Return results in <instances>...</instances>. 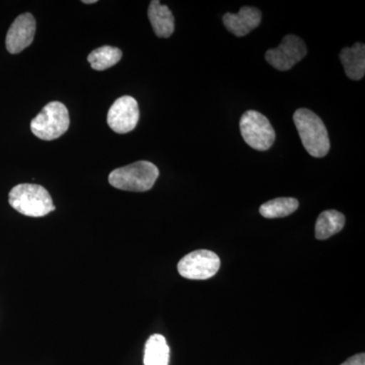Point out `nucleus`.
I'll use <instances>...</instances> for the list:
<instances>
[{"label":"nucleus","mask_w":365,"mask_h":365,"mask_svg":"<svg viewBox=\"0 0 365 365\" xmlns=\"http://www.w3.org/2000/svg\"><path fill=\"white\" fill-rule=\"evenodd\" d=\"M294 121L299 131L302 145L314 158H324L330 150L328 131L321 118L309 109L300 108L294 114Z\"/></svg>","instance_id":"1"},{"label":"nucleus","mask_w":365,"mask_h":365,"mask_svg":"<svg viewBox=\"0 0 365 365\" xmlns=\"http://www.w3.org/2000/svg\"><path fill=\"white\" fill-rule=\"evenodd\" d=\"M9 202L14 210L30 217H43L55 210L49 192L37 184H20L9 192Z\"/></svg>","instance_id":"2"},{"label":"nucleus","mask_w":365,"mask_h":365,"mask_svg":"<svg viewBox=\"0 0 365 365\" xmlns=\"http://www.w3.org/2000/svg\"><path fill=\"white\" fill-rule=\"evenodd\" d=\"M160 176L157 165L140 160L113 170L109 182L115 188L130 192H146L153 188Z\"/></svg>","instance_id":"3"},{"label":"nucleus","mask_w":365,"mask_h":365,"mask_svg":"<svg viewBox=\"0 0 365 365\" xmlns=\"http://www.w3.org/2000/svg\"><path fill=\"white\" fill-rule=\"evenodd\" d=\"M71 120L66 105L50 102L31 122L34 135L45 141L59 138L68 130Z\"/></svg>","instance_id":"4"},{"label":"nucleus","mask_w":365,"mask_h":365,"mask_svg":"<svg viewBox=\"0 0 365 365\" xmlns=\"http://www.w3.org/2000/svg\"><path fill=\"white\" fill-rule=\"evenodd\" d=\"M240 129L245 143L254 150H268L275 141V130L270 121L261 113L250 110L242 115Z\"/></svg>","instance_id":"5"},{"label":"nucleus","mask_w":365,"mask_h":365,"mask_svg":"<svg viewBox=\"0 0 365 365\" xmlns=\"http://www.w3.org/2000/svg\"><path fill=\"white\" fill-rule=\"evenodd\" d=\"M220 268V259L208 250H198L182 257L178 264L180 275L187 279L206 280L213 277Z\"/></svg>","instance_id":"6"},{"label":"nucleus","mask_w":365,"mask_h":365,"mask_svg":"<svg viewBox=\"0 0 365 365\" xmlns=\"http://www.w3.org/2000/svg\"><path fill=\"white\" fill-rule=\"evenodd\" d=\"M307 53V46L304 41L297 36L287 35L283 38L277 48L266 52L265 58L277 71H287L304 59Z\"/></svg>","instance_id":"7"},{"label":"nucleus","mask_w":365,"mask_h":365,"mask_svg":"<svg viewBox=\"0 0 365 365\" xmlns=\"http://www.w3.org/2000/svg\"><path fill=\"white\" fill-rule=\"evenodd\" d=\"M139 107L136 100L124 96L115 101L108 112L107 122L113 131L126 134L135 129L139 121Z\"/></svg>","instance_id":"8"},{"label":"nucleus","mask_w":365,"mask_h":365,"mask_svg":"<svg viewBox=\"0 0 365 365\" xmlns=\"http://www.w3.org/2000/svg\"><path fill=\"white\" fill-rule=\"evenodd\" d=\"M36 34V21L33 14H21L14 20L7 32L6 45L11 54H19L32 44Z\"/></svg>","instance_id":"9"},{"label":"nucleus","mask_w":365,"mask_h":365,"mask_svg":"<svg viewBox=\"0 0 365 365\" xmlns=\"http://www.w3.org/2000/svg\"><path fill=\"white\" fill-rule=\"evenodd\" d=\"M262 21L260 9L256 7L244 6L239 13H227L223 16V25L228 32L234 34L237 37H245L250 32L258 28Z\"/></svg>","instance_id":"10"},{"label":"nucleus","mask_w":365,"mask_h":365,"mask_svg":"<svg viewBox=\"0 0 365 365\" xmlns=\"http://www.w3.org/2000/svg\"><path fill=\"white\" fill-rule=\"evenodd\" d=\"M340 60L344 66L346 76L352 81H360L365 74V46L355 43L352 47L343 48Z\"/></svg>","instance_id":"11"},{"label":"nucleus","mask_w":365,"mask_h":365,"mask_svg":"<svg viewBox=\"0 0 365 365\" xmlns=\"http://www.w3.org/2000/svg\"><path fill=\"white\" fill-rule=\"evenodd\" d=\"M148 19L155 35L160 38H170L175 31V19L167 6L153 0L148 7Z\"/></svg>","instance_id":"12"},{"label":"nucleus","mask_w":365,"mask_h":365,"mask_svg":"<svg viewBox=\"0 0 365 365\" xmlns=\"http://www.w3.org/2000/svg\"><path fill=\"white\" fill-rule=\"evenodd\" d=\"M345 216L337 210H326L319 215L316 222V237L319 241L338 234L345 225Z\"/></svg>","instance_id":"13"},{"label":"nucleus","mask_w":365,"mask_h":365,"mask_svg":"<svg viewBox=\"0 0 365 365\" xmlns=\"http://www.w3.org/2000/svg\"><path fill=\"white\" fill-rule=\"evenodd\" d=\"M170 348L167 340L160 334L148 338L144 349V365H169Z\"/></svg>","instance_id":"14"},{"label":"nucleus","mask_w":365,"mask_h":365,"mask_svg":"<svg viewBox=\"0 0 365 365\" xmlns=\"http://www.w3.org/2000/svg\"><path fill=\"white\" fill-rule=\"evenodd\" d=\"M121 58L122 51L119 48L103 46L90 53L88 61L90 62L91 68L97 71H103L116 66Z\"/></svg>","instance_id":"15"},{"label":"nucleus","mask_w":365,"mask_h":365,"mask_svg":"<svg viewBox=\"0 0 365 365\" xmlns=\"http://www.w3.org/2000/svg\"><path fill=\"white\" fill-rule=\"evenodd\" d=\"M299 201L295 198L272 199L264 203L260 207V213L265 218H282L292 215L299 208Z\"/></svg>","instance_id":"16"},{"label":"nucleus","mask_w":365,"mask_h":365,"mask_svg":"<svg viewBox=\"0 0 365 365\" xmlns=\"http://www.w3.org/2000/svg\"><path fill=\"white\" fill-rule=\"evenodd\" d=\"M341 365H365V354L359 353V354L354 355Z\"/></svg>","instance_id":"17"},{"label":"nucleus","mask_w":365,"mask_h":365,"mask_svg":"<svg viewBox=\"0 0 365 365\" xmlns=\"http://www.w3.org/2000/svg\"><path fill=\"white\" fill-rule=\"evenodd\" d=\"M83 4H96L97 2V0H83Z\"/></svg>","instance_id":"18"}]
</instances>
